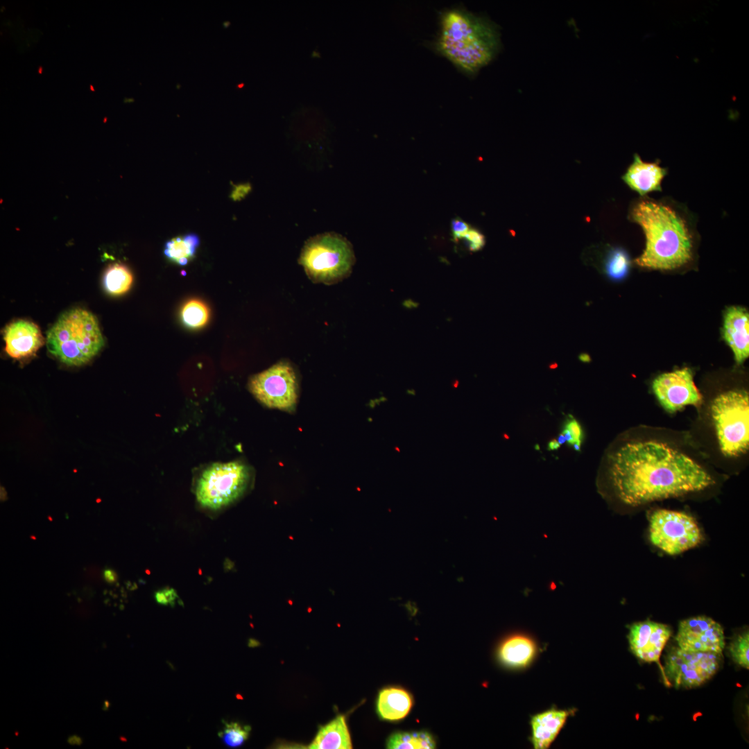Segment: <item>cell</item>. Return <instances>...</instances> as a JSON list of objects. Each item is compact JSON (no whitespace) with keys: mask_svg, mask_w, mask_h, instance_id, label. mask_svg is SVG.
Masks as SVG:
<instances>
[{"mask_svg":"<svg viewBox=\"0 0 749 749\" xmlns=\"http://www.w3.org/2000/svg\"><path fill=\"white\" fill-rule=\"evenodd\" d=\"M387 748L390 749H431L436 748V741L432 735L426 731L397 732L389 737Z\"/></svg>","mask_w":749,"mask_h":749,"instance_id":"22","label":"cell"},{"mask_svg":"<svg viewBox=\"0 0 749 749\" xmlns=\"http://www.w3.org/2000/svg\"><path fill=\"white\" fill-rule=\"evenodd\" d=\"M68 742L73 745H80L81 743V739L77 736H72L69 738Z\"/></svg>","mask_w":749,"mask_h":749,"instance_id":"34","label":"cell"},{"mask_svg":"<svg viewBox=\"0 0 749 749\" xmlns=\"http://www.w3.org/2000/svg\"><path fill=\"white\" fill-rule=\"evenodd\" d=\"M461 239L464 240L467 248L472 252L480 250L485 243L484 235L473 227H470Z\"/></svg>","mask_w":749,"mask_h":749,"instance_id":"29","label":"cell"},{"mask_svg":"<svg viewBox=\"0 0 749 749\" xmlns=\"http://www.w3.org/2000/svg\"><path fill=\"white\" fill-rule=\"evenodd\" d=\"M133 276L130 269L121 264L110 266L103 275V286L107 293L121 295L131 287Z\"/></svg>","mask_w":749,"mask_h":749,"instance_id":"23","label":"cell"},{"mask_svg":"<svg viewBox=\"0 0 749 749\" xmlns=\"http://www.w3.org/2000/svg\"><path fill=\"white\" fill-rule=\"evenodd\" d=\"M628 630L627 637L630 651L643 662L658 663L672 634L670 626L646 620L631 624Z\"/></svg>","mask_w":749,"mask_h":749,"instance_id":"13","label":"cell"},{"mask_svg":"<svg viewBox=\"0 0 749 749\" xmlns=\"http://www.w3.org/2000/svg\"><path fill=\"white\" fill-rule=\"evenodd\" d=\"M252 481L249 467L240 461L213 463L197 479L196 500L207 509H222L241 498L249 489Z\"/></svg>","mask_w":749,"mask_h":749,"instance_id":"6","label":"cell"},{"mask_svg":"<svg viewBox=\"0 0 749 749\" xmlns=\"http://www.w3.org/2000/svg\"><path fill=\"white\" fill-rule=\"evenodd\" d=\"M667 174V169L662 167L657 161L646 162L637 155L623 175V182L640 197L648 193L662 191V182Z\"/></svg>","mask_w":749,"mask_h":749,"instance_id":"15","label":"cell"},{"mask_svg":"<svg viewBox=\"0 0 749 749\" xmlns=\"http://www.w3.org/2000/svg\"><path fill=\"white\" fill-rule=\"evenodd\" d=\"M630 266V257L625 250L614 248L608 252L605 261V270L611 279H623L628 275Z\"/></svg>","mask_w":749,"mask_h":749,"instance_id":"25","label":"cell"},{"mask_svg":"<svg viewBox=\"0 0 749 749\" xmlns=\"http://www.w3.org/2000/svg\"><path fill=\"white\" fill-rule=\"evenodd\" d=\"M470 225L459 217H455L451 221V232L454 241L460 240L470 228Z\"/></svg>","mask_w":749,"mask_h":749,"instance_id":"31","label":"cell"},{"mask_svg":"<svg viewBox=\"0 0 749 749\" xmlns=\"http://www.w3.org/2000/svg\"><path fill=\"white\" fill-rule=\"evenodd\" d=\"M3 340L6 352L16 359L34 354L44 343L38 326L26 320L9 323L3 330Z\"/></svg>","mask_w":749,"mask_h":749,"instance_id":"14","label":"cell"},{"mask_svg":"<svg viewBox=\"0 0 749 749\" xmlns=\"http://www.w3.org/2000/svg\"><path fill=\"white\" fill-rule=\"evenodd\" d=\"M412 705L413 700L409 692L401 687H390L379 692L377 709L382 719L397 721L408 715Z\"/></svg>","mask_w":749,"mask_h":749,"instance_id":"18","label":"cell"},{"mask_svg":"<svg viewBox=\"0 0 749 749\" xmlns=\"http://www.w3.org/2000/svg\"><path fill=\"white\" fill-rule=\"evenodd\" d=\"M199 244L200 239L194 233L178 236L166 242L164 254L171 261L185 266L193 258Z\"/></svg>","mask_w":749,"mask_h":749,"instance_id":"21","label":"cell"},{"mask_svg":"<svg viewBox=\"0 0 749 749\" xmlns=\"http://www.w3.org/2000/svg\"><path fill=\"white\" fill-rule=\"evenodd\" d=\"M180 316L182 323L188 328L196 329L205 326L209 318V309L202 300L191 299L182 307Z\"/></svg>","mask_w":749,"mask_h":749,"instance_id":"24","label":"cell"},{"mask_svg":"<svg viewBox=\"0 0 749 749\" xmlns=\"http://www.w3.org/2000/svg\"><path fill=\"white\" fill-rule=\"evenodd\" d=\"M349 730L343 715L320 728L310 749H350L352 747Z\"/></svg>","mask_w":749,"mask_h":749,"instance_id":"20","label":"cell"},{"mask_svg":"<svg viewBox=\"0 0 749 749\" xmlns=\"http://www.w3.org/2000/svg\"><path fill=\"white\" fill-rule=\"evenodd\" d=\"M560 445L558 443L556 438L551 440L547 444V449L549 451L556 450L559 449Z\"/></svg>","mask_w":749,"mask_h":749,"instance_id":"33","label":"cell"},{"mask_svg":"<svg viewBox=\"0 0 749 749\" xmlns=\"http://www.w3.org/2000/svg\"><path fill=\"white\" fill-rule=\"evenodd\" d=\"M749 314L746 309L730 307L724 315L723 337L729 345L737 363L749 356Z\"/></svg>","mask_w":749,"mask_h":749,"instance_id":"16","label":"cell"},{"mask_svg":"<svg viewBox=\"0 0 749 749\" xmlns=\"http://www.w3.org/2000/svg\"><path fill=\"white\" fill-rule=\"evenodd\" d=\"M250 731V728L248 725H242L234 721L225 722L218 737L225 746L238 747L248 739Z\"/></svg>","mask_w":749,"mask_h":749,"instance_id":"26","label":"cell"},{"mask_svg":"<svg viewBox=\"0 0 749 749\" xmlns=\"http://www.w3.org/2000/svg\"><path fill=\"white\" fill-rule=\"evenodd\" d=\"M729 652L734 663L749 669V633L744 631L736 635L729 645Z\"/></svg>","mask_w":749,"mask_h":749,"instance_id":"27","label":"cell"},{"mask_svg":"<svg viewBox=\"0 0 749 749\" xmlns=\"http://www.w3.org/2000/svg\"><path fill=\"white\" fill-rule=\"evenodd\" d=\"M248 388L262 404L287 412L295 410L298 381L290 363L282 361L250 377Z\"/></svg>","mask_w":749,"mask_h":749,"instance_id":"10","label":"cell"},{"mask_svg":"<svg viewBox=\"0 0 749 749\" xmlns=\"http://www.w3.org/2000/svg\"><path fill=\"white\" fill-rule=\"evenodd\" d=\"M722 653L668 648L663 668L665 680L675 688L691 689L711 679L718 671Z\"/></svg>","mask_w":749,"mask_h":749,"instance_id":"8","label":"cell"},{"mask_svg":"<svg viewBox=\"0 0 749 749\" xmlns=\"http://www.w3.org/2000/svg\"><path fill=\"white\" fill-rule=\"evenodd\" d=\"M499 47V31L489 19L460 8L441 15L436 49L465 74H474L488 64Z\"/></svg>","mask_w":749,"mask_h":749,"instance_id":"3","label":"cell"},{"mask_svg":"<svg viewBox=\"0 0 749 749\" xmlns=\"http://www.w3.org/2000/svg\"><path fill=\"white\" fill-rule=\"evenodd\" d=\"M569 712L551 709L535 715L531 721V741L535 749H546L564 726Z\"/></svg>","mask_w":749,"mask_h":749,"instance_id":"17","label":"cell"},{"mask_svg":"<svg viewBox=\"0 0 749 749\" xmlns=\"http://www.w3.org/2000/svg\"><path fill=\"white\" fill-rule=\"evenodd\" d=\"M608 476L615 496L630 506L699 492L715 483L693 459L655 440L621 446L610 458Z\"/></svg>","mask_w":749,"mask_h":749,"instance_id":"1","label":"cell"},{"mask_svg":"<svg viewBox=\"0 0 749 749\" xmlns=\"http://www.w3.org/2000/svg\"><path fill=\"white\" fill-rule=\"evenodd\" d=\"M652 388L660 404L669 412L702 402V395L688 368L659 375L654 379Z\"/></svg>","mask_w":749,"mask_h":749,"instance_id":"11","label":"cell"},{"mask_svg":"<svg viewBox=\"0 0 749 749\" xmlns=\"http://www.w3.org/2000/svg\"><path fill=\"white\" fill-rule=\"evenodd\" d=\"M561 433L564 435L569 445L578 444L581 446L584 438L583 431L580 423L571 414L566 416Z\"/></svg>","mask_w":749,"mask_h":749,"instance_id":"28","label":"cell"},{"mask_svg":"<svg viewBox=\"0 0 749 749\" xmlns=\"http://www.w3.org/2000/svg\"><path fill=\"white\" fill-rule=\"evenodd\" d=\"M178 599V594L175 589L172 588H164L161 590H158L155 593V601L161 605H173Z\"/></svg>","mask_w":749,"mask_h":749,"instance_id":"30","label":"cell"},{"mask_svg":"<svg viewBox=\"0 0 749 749\" xmlns=\"http://www.w3.org/2000/svg\"><path fill=\"white\" fill-rule=\"evenodd\" d=\"M578 359L580 361L584 363H588L590 361V356H589V354L585 353L580 354L578 356Z\"/></svg>","mask_w":749,"mask_h":749,"instance_id":"35","label":"cell"},{"mask_svg":"<svg viewBox=\"0 0 749 749\" xmlns=\"http://www.w3.org/2000/svg\"><path fill=\"white\" fill-rule=\"evenodd\" d=\"M104 339L96 317L75 308L64 312L49 329V352L69 366L87 363L101 350Z\"/></svg>","mask_w":749,"mask_h":749,"instance_id":"4","label":"cell"},{"mask_svg":"<svg viewBox=\"0 0 749 749\" xmlns=\"http://www.w3.org/2000/svg\"><path fill=\"white\" fill-rule=\"evenodd\" d=\"M675 639L678 646L687 651L722 653L725 647L723 627L706 616L682 620Z\"/></svg>","mask_w":749,"mask_h":749,"instance_id":"12","label":"cell"},{"mask_svg":"<svg viewBox=\"0 0 749 749\" xmlns=\"http://www.w3.org/2000/svg\"><path fill=\"white\" fill-rule=\"evenodd\" d=\"M649 537L653 545L669 555H677L700 544L701 531L690 515L665 509L649 517Z\"/></svg>","mask_w":749,"mask_h":749,"instance_id":"9","label":"cell"},{"mask_svg":"<svg viewBox=\"0 0 749 749\" xmlns=\"http://www.w3.org/2000/svg\"><path fill=\"white\" fill-rule=\"evenodd\" d=\"M103 578L107 583L112 584L117 582L118 575L113 569L107 568L103 571Z\"/></svg>","mask_w":749,"mask_h":749,"instance_id":"32","label":"cell"},{"mask_svg":"<svg viewBox=\"0 0 749 749\" xmlns=\"http://www.w3.org/2000/svg\"><path fill=\"white\" fill-rule=\"evenodd\" d=\"M298 262L313 282L331 285L350 275L355 255L346 238L335 232H325L304 243Z\"/></svg>","mask_w":749,"mask_h":749,"instance_id":"5","label":"cell"},{"mask_svg":"<svg viewBox=\"0 0 749 749\" xmlns=\"http://www.w3.org/2000/svg\"><path fill=\"white\" fill-rule=\"evenodd\" d=\"M719 446L723 454L737 456L749 445V397L744 390H731L717 396L712 405Z\"/></svg>","mask_w":749,"mask_h":749,"instance_id":"7","label":"cell"},{"mask_svg":"<svg viewBox=\"0 0 749 749\" xmlns=\"http://www.w3.org/2000/svg\"><path fill=\"white\" fill-rule=\"evenodd\" d=\"M536 646L531 639L524 635H513L499 646L498 657L504 665L511 668H524L533 660Z\"/></svg>","mask_w":749,"mask_h":749,"instance_id":"19","label":"cell"},{"mask_svg":"<svg viewBox=\"0 0 749 749\" xmlns=\"http://www.w3.org/2000/svg\"><path fill=\"white\" fill-rule=\"evenodd\" d=\"M558 443L561 445L566 442V439L562 433H560L556 439Z\"/></svg>","mask_w":749,"mask_h":749,"instance_id":"36","label":"cell"},{"mask_svg":"<svg viewBox=\"0 0 749 749\" xmlns=\"http://www.w3.org/2000/svg\"><path fill=\"white\" fill-rule=\"evenodd\" d=\"M628 218L641 227L646 239L644 250L634 260L637 266L672 270L691 262L696 224L685 207L646 196L631 203Z\"/></svg>","mask_w":749,"mask_h":749,"instance_id":"2","label":"cell"}]
</instances>
